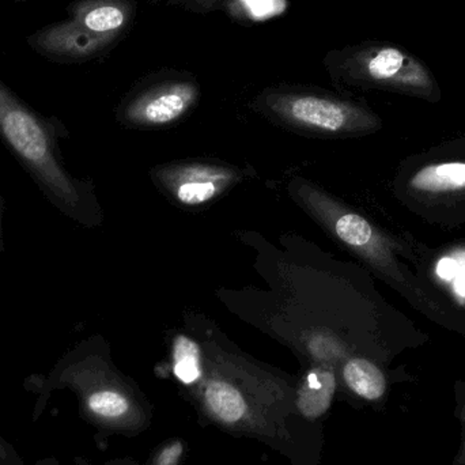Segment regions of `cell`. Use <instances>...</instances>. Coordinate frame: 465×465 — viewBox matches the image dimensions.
Returning <instances> with one entry per match:
<instances>
[{
	"instance_id": "obj_1",
	"label": "cell",
	"mask_w": 465,
	"mask_h": 465,
	"mask_svg": "<svg viewBox=\"0 0 465 465\" xmlns=\"http://www.w3.org/2000/svg\"><path fill=\"white\" fill-rule=\"evenodd\" d=\"M322 62L330 75L341 84L388 90L430 103L441 98L439 82L428 65L395 44L362 41L327 52Z\"/></svg>"
},
{
	"instance_id": "obj_2",
	"label": "cell",
	"mask_w": 465,
	"mask_h": 465,
	"mask_svg": "<svg viewBox=\"0 0 465 465\" xmlns=\"http://www.w3.org/2000/svg\"><path fill=\"white\" fill-rule=\"evenodd\" d=\"M262 105L289 122L324 133L379 127V119L357 104L298 87L267 90Z\"/></svg>"
},
{
	"instance_id": "obj_3",
	"label": "cell",
	"mask_w": 465,
	"mask_h": 465,
	"mask_svg": "<svg viewBox=\"0 0 465 465\" xmlns=\"http://www.w3.org/2000/svg\"><path fill=\"white\" fill-rule=\"evenodd\" d=\"M407 204L420 214L455 212L465 206V161H428L407 171Z\"/></svg>"
},
{
	"instance_id": "obj_4",
	"label": "cell",
	"mask_w": 465,
	"mask_h": 465,
	"mask_svg": "<svg viewBox=\"0 0 465 465\" xmlns=\"http://www.w3.org/2000/svg\"><path fill=\"white\" fill-rule=\"evenodd\" d=\"M198 95L199 87L191 74L165 71L134 97L127 116L144 124H169L190 111Z\"/></svg>"
},
{
	"instance_id": "obj_5",
	"label": "cell",
	"mask_w": 465,
	"mask_h": 465,
	"mask_svg": "<svg viewBox=\"0 0 465 465\" xmlns=\"http://www.w3.org/2000/svg\"><path fill=\"white\" fill-rule=\"evenodd\" d=\"M120 41L94 35L67 18L35 30L27 37V45L51 62L74 64L105 56Z\"/></svg>"
},
{
	"instance_id": "obj_6",
	"label": "cell",
	"mask_w": 465,
	"mask_h": 465,
	"mask_svg": "<svg viewBox=\"0 0 465 465\" xmlns=\"http://www.w3.org/2000/svg\"><path fill=\"white\" fill-rule=\"evenodd\" d=\"M68 18L89 32L122 40L135 22L136 0H74L67 5Z\"/></svg>"
},
{
	"instance_id": "obj_7",
	"label": "cell",
	"mask_w": 465,
	"mask_h": 465,
	"mask_svg": "<svg viewBox=\"0 0 465 465\" xmlns=\"http://www.w3.org/2000/svg\"><path fill=\"white\" fill-rule=\"evenodd\" d=\"M0 128L19 153L41 160L46 153L45 135L32 112L21 105L0 81Z\"/></svg>"
},
{
	"instance_id": "obj_8",
	"label": "cell",
	"mask_w": 465,
	"mask_h": 465,
	"mask_svg": "<svg viewBox=\"0 0 465 465\" xmlns=\"http://www.w3.org/2000/svg\"><path fill=\"white\" fill-rule=\"evenodd\" d=\"M343 377L350 390L366 401H377L384 395L387 381L384 374L371 361L352 358L344 365Z\"/></svg>"
},
{
	"instance_id": "obj_9",
	"label": "cell",
	"mask_w": 465,
	"mask_h": 465,
	"mask_svg": "<svg viewBox=\"0 0 465 465\" xmlns=\"http://www.w3.org/2000/svg\"><path fill=\"white\" fill-rule=\"evenodd\" d=\"M335 391V377L332 371H312L306 379L300 395V409L306 417L316 418L327 411Z\"/></svg>"
},
{
	"instance_id": "obj_10",
	"label": "cell",
	"mask_w": 465,
	"mask_h": 465,
	"mask_svg": "<svg viewBox=\"0 0 465 465\" xmlns=\"http://www.w3.org/2000/svg\"><path fill=\"white\" fill-rule=\"evenodd\" d=\"M204 399L213 414L223 422L237 423L245 415V401L228 382H209L204 391Z\"/></svg>"
},
{
	"instance_id": "obj_11",
	"label": "cell",
	"mask_w": 465,
	"mask_h": 465,
	"mask_svg": "<svg viewBox=\"0 0 465 465\" xmlns=\"http://www.w3.org/2000/svg\"><path fill=\"white\" fill-rule=\"evenodd\" d=\"M174 374L184 384H193L202 376L201 350L193 339L179 336L173 349Z\"/></svg>"
},
{
	"instance_id": "obj_12",
	"label": "cell",
	"mask_w": 465,
	"mask_h": 465,
	"mask_svg": "<svg viewBox=\"0 0 465 465\" xmlns=\"http://www.w3.org/2000/svg\"><path fill=\"white\" fill-rule=\"evenodd\" d=\"M89 409L100 417L117 418L128 411V401L114 391H101L90 396Z\"/></svg>"
},
{
	"instance_id": "obj_13",
	"label": "cell",
	"mask_w": 465,
	"mask_h": 465,
	"mask_svg": "<svg viewBox=\"0 0 465 465\" xmlns=\"http://www.w3.org/2000/svg\"><path fill=\"white\" fill-rule=\"evenodd\" d=\"M215 193H217V187L214 183L187 182L180 185L177 190V198L182 203L195 206L214 198Z\"/></svg>"
},
{
	"instance_id": "obj_14",
	"label": "cell",
	"mask_w": 465,
	"mask_h": 465,
	"mask_svg": "<svg viewBox=\"0 0 465 465\" xmlns=\"http://www.w3.org/2000/svg\"><path fill=\"white\" fill-rule=\"evenodd\" d=\"M225 2L226 0H166L168 5L196 14L214 13V11L220 10Z\"/></svg>"
},
{
	"instance_id": "obj_15",
	"label": "cell",
	"mask_w": 465,
	"mask_h": 465,
	"mask_svg": "<svg viewBox=\"0 0 465 465\" xmlns=\"http://www.w3.org/2000/svg\"><path fill=\"white\" fill-rule=\"evenodd\" d=\"M182 455V442H174V444L169 445V447L163 448V450H161L160 455L155 459L154 465H177Z\"/></svg>"
},
{
	"instance_id": "obj_16",
	"label": "cell",
	"mask_w": 465,
	"mask_h": 465,
	"mask_svg": "<svg viewBox=\"0 0 465 465\" xmlns=\"http://www.w3.org/2000/svg\"><path fill=\"white\" fill-rule=\"evenodd\" d=\"M10 2L24 3V2H29V0H10Z\"/></svg>"
},
{
	"instance_id": "obj_17",
	"label": "cell",
	"mask_w": 465,
	"mask_h": 465,
	"mask_svg": "<svg viewBox=\"0 0 465 465\" xmlns=\"http://www.w3.org/2000/svg\"><path fill=\"white\" fill-rule=\"evenodd\" d=\"M152 3H161L163 2V0H150Z\"/></svg>"
}]
</instances>
